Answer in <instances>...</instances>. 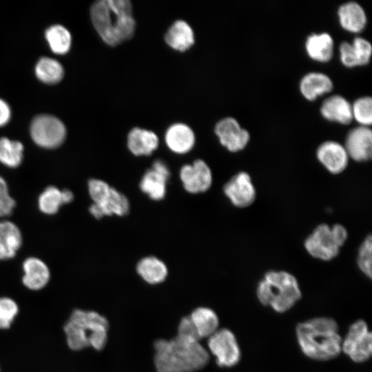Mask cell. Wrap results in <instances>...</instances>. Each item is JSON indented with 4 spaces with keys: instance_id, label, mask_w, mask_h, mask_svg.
Listing matches in <instances>:
<instances>
[{
    "instance_id": "cell-1",
    "label": "cell",
    "mask_w": 372,
    "mask_h": 372,
    "mask_svg": "<svg viewBox=\"0 0 372 372\" xmlns=\"http://www.w3.org/2000/svg\"><path fill=\"white\" fill-rule=\"evenodd\" d=\"M157 372H194L208 363L209 355L199 340L178 334L172 339L154 342Z\"/></svg>"
},
{
    "instance_id": "cell-2",
    "label": "cell",
    "mask_w": 372,
    "mask_h": 372,
    "mask_svg": "<svg viewBox=\"0 0 372 372\" xmlns=\"http://www.w3.org/2000/svg\"><path fill=\"white\" fill-rule=\"evenodd\" d=\"M92 24L101 39L116 46L134 34L136 21L129 0H99L90 8Z\"/></svg>"
},
{
    "instance_id": "cell-3",
    "label": "cell",
    "mask_w": 372,
    "mask_h": 372,
    "mask_svg": "<svg viewBox=\"0 0 372 372\" xmlns=\"http://www.w3.org/2000/svg\"><path fill=\"white\" fill-rule=\"evenodd\" d=\"M296 334L302 352L311 359L326 361L342 352V339L337 322L331 318L318 317L300 322Z\"/></svg>"
},
{
    "instance_id": "cell-4",
    "label": "cell",
    "mask_w": 372,
    "mask_h": 372,
    "mask_svg": "<svg viewBox=\"0 0 372 372\" xmlns=\"http://www.w3.org/2000/svg\"><path fill=\"white\" fill-rule=\"evenodd\" d=\"M108 327L107 320L99 313L74 309L63 329L70 349L79 351L91 347L99 351L107 342Z\"/></svg>"
},
{
    "instance_id": "cell-5",
    "label": "cell",
    "mask_w": 372,
    "mask_h": 372,
    "mask_svg": "<svg viewBox=\"0 0 372 372\" xmlns=\"http://www.w3.org/2000/svg\"><path fill=\"white\" fill-rule=\"evenodd\" d=\"M256 296L262 305L282 313L291 309L301 298L302 293L293 274L285 271L271 270L267 271L258 283Z\"/></svg>"
},
{
    "instance_id": "cell-6",
    "label": "cell",
    "mask_w": 372,
    "mask_h": 372,
    "mask_svg": "<svg viewBox=\"0 0 372 372\" xmlns=\"http://www.w3.org/2000/svg\"><path fill=\"white\" fill-rule=\"evenodd\" d=\"M30 136L39 147L54 149L62 145L66 137V128L63 122L54 116H36L30 124Z\"/></svg>"
},
{
    "instance_id": "cell-7",
    "label": "cell",
    "mask_w": 372,
    "mask_h": 372,
    "mask_svg": "<svg viewBox=\"0 0 372 372\" xmlns=\"http://www.w3.org/2000/svg\"><path fill=\"white\" fill-rule=\"evenodd\" d=\"M341 351L356 363L368 360L372 351V336L367 324L362 320L353 322L342 340Z\"/></svg>"
},
{
    "instance_id": "cell-8",
    "label": "cell",
    "mask_w": 372,
    "mask_h": 372,
    "mask_svg": "<svg viewBox=\"0 0 372 372\" xmlns=\"http://www.w3.org/2000/svg\"><path fill=\"white\" fill-rule=\"evenodd\" d=\"M304 246L307 253L316 259L329 261L336 258L341 245L337 240L331 226L322 223L315 227L306 238Z\"/></svg>"
},
{
    "instance_id": "cell-9",
    "label": "cell",
    "mask_w": 372,
    "mask_h": 372,
    "mask_svg": "<svg viewBox=\"0 0 372 372\" xmlns=\"http://www.w3.org/2000/svg\"><path fill=\"white\" fill-rule=\"evenodd\" d=\"M208 347L221 367H231L240 361V350L237 340L227 329H218L209 336Z\"/></svg>"
},
{
    "instance_id": "cell-10",
    "label": "cell",
    "mask_w": 372,
    "mask_h": 372,
    "mask_svg": "<svg viewBox=\"0 0 372 372\" xmlns=\"http://www.w3.org/2000/svg\"><path fill=\"white\" fill-rule=\"evenodd\" d=\"M179 177L184 189L194 194L205 192L213 182L212 172L202 159H196L192 164L182 166Z\"/></svg>"
},
{
    "instance_id": "cell-11",
    "label": "cell",
    "mask_w": 372,
    "mask_h": 372,
    "mask_svg": "<svg viewBox=\"0 0 372 372\" xmlns=\"http://www.w3.org/2000/svg\"><path fill=\"white\" fill-rule=\"evenodd\" d=\"M223 192L230 203L238 208L251 205L256 198V190L251 176L246 172L234 175L223 186Z\"/></svg>"
},
{
    "instance_id": "cell-12",
    "label": "cell",
    "mask_w": 372,
    "mask_h": 372,
    "mask_svg": "<svg viewBox=\"0 0 372 372\" xmlns=\"http://www.w3.org/2000/svg\"><path fill=\"white\" fill-rule=\"evenodd\" d=\"M214 132L220 144L231 152L245 149L250 139L248 131L233 117H226L218 121Z\"/></svg>"
},
{
    "instance_id": "cell-13",
    "label": "cell",
    "mask_w": 372,
    "mask_h": 372,
    "mask_svg": "<svg viewBox=\"0 0 372 372\" xmlns=\"http://www.w3.org/2000/svg\"><path fill=\"white\" fill-rule=\"evenodd\" d=\"M170 170L166 165L154 163L143 175L139 184L140 189L152 200H161L166 194Z\"/></svg>"
},
{
    "instance_id": "cell-14",
    "label": "cell",
    "mask_w": 372,
    "mask_h": 372,
    "mask_svg": "<svg viewBox=\"0 0 372 372\" xmlns=\"http://www.w3.org/2000/svg\"><path fill=\"white\" fill-rule=\"evenodd\" d=\"M316 157L321 165L333 175L342 173L347 169L349 160L344 145L334 141L322 143L316 150Z\"/></svg>"
},
{
    "instance_id": "cell-15",
    "label": "cell",
    "mask_w": 372,
    "mask_h": 372,
    "mask_svg": "<svg viewBox=\"0 0 372 372\" xmlns=\"http://www.w3.org/2000/svg\"><path fill=\"white\" fill-rule=\"evenodd\" d=\"M349 158L363 163L372 156V132L369 127L360 125L348 133L344 145Z\"/></svg>"
},
{
    "instance_id": "cell-16",
    "label": "cell",
    "mask_w": 372,
    "mask_h": 372,
    "mask_svg": "<svg viewBox=\"0 0 372 372\" xmlns=\"http://www.w3.org/2000/svg\"><path fill=\"white\" fill-rule=\"evenodd\" d=\"M129 211L128 198L113 187H111L107 194L101 201L92 203L89 207L90 213L96 219L112 215L123 216L127 215Z\"/></svg>"
},
{
    "instance_id": "cell-17",
    "label": "cell",
    "mask_w": 372,
    "mask_h": 372,
    "mask_svg": "<svg viewBox=\"0 0 372 372\" xmlns=\"http://www.w3.org/2000/svg\"><path fill=\"white\" fill-rule=\"evenodd\" d=\"M165 141L167 147L177 154H185L190 152L196 142L192 129L183 123L171 125L165 134Z\"/></svg>"
},
{
    "instance_id": "cell-18",
    "label": "cell",
    "mask_w": 372,
    "mask_h": 372,
    "mask_svg": "<svg viewBox=\"0 0 372 372\" xmlns=\"http://www.w3.org/2000/svg\"><path fill=\"white\" fill-rule=\"evenodd\" d=\"M22 282L29 289L37 291L45 287L50 278L48 265L41 259L29 257L23 262Z\"/></svg>"
},
{
    "instance_id": "cell-19",
    "label": "cell",
    "mask_w": 372,
    "mask_h": 372,
    "mask_svg": "<svg viewBox=\"0 0 372 372\" xmlns=\"http://www.w3.org/2000/svg\"><path fill=\"white\" fill-rule=\"evenodd\" d=\"M158 145V136L151 130L135 127L127 134V148L134 156H149L157 149Z\"/></svg>"
},
{
    "instance_id": "cell-20",
    "label": "cell",
    "mask_w": 372,
    "mask_h": 372,
    "mask_svg": "<svg viewBox=\"0 0 372 372\" xmlns=\"http://www.w3.org/2000/svg\"><path fill=\"white\" fill-rule=\"evenodd\" d=\"M23 244L18 226L12 221L0 220V260L13 258Z\"/></svg>"
},
{
    "instance_id": "cell-21",
    "label": "cell",
    "mask_w": 372,
    "mask_h": 372,
    "mask_svg": "<svg viewBox=\"0 0 372 372\" xmlns=\"http://www.w3.org/2000/svg\"><path fill=\"white\" fill-rule=\"evenodd\" d=\"M164 39L173 50L185 52L194 44L195 36L189 24L184 20L178 19L169 27Z\"/></svg>"
},
{
    "instance_id": "cell-22",
    "label": "cell",
    "mask_w": 372,
    "mask_h": 372,
    "mask_svg": "<svg viewBox=\"0 0 372 372\" xmlns=\"http://www.w3.org/2000/svg\"><path fill=\"white\" fill-rule=\"evenodd\" d=\"M320 112L327 120L343 125L349 124L353 120L351 105L338 94L326 99L321 105Z\"/></svg>"
},
{
    "instance_id": "cell-23",
    "label": "cell",
    "mask_w": 372,
    "mask_h": 372,
    "mask_svg": "<svg viewBox=\"0 0 372 372\" xmlns=\"http://www.w3.org/2000/svg\"><path fill=\"white\" fill-rule=\"evenodd\" d=\"M333 86V81L329 76L322 72H311L302 78L300 90L306 99L313 101L331 92Z\"/></svg>"
},
{
    "instance_id": "cell-24",
    "label": "cell",
    "mask_w": 372,
    "mask_h": 372,
    "mask_svg": "<svg viewBox=\"0 0 372 372\" xmlns=\"http://www.w3.org/2000/svg\"><path fill=\"white\" fill-rule=\"evenodd\" d=\"M340 25L351 32H360L366 23V15L362 7L356 2L349 1L341 5L338 10Z\"/></svg>"
},
{
    "instance_id": "cell-25",
    "label": "cell",
    "mask_w": 372,
    "mask_h": 372,
    "mask_svg": "<svg viewBox=\"0 0 372 372\" xmlns=\"http://www.w3.org/2000/svg\"><path fill=\"white\" fill-rule=\"evenodd\" d=\"M305 48L307 54L313 60L328 62L333 56V40L329 33H313L307 37Z\"/></svg>"
},
{
    "instance_id": "cell-26",
    "label": "cell",
    "mask_w": 372,
    "mask_h": 372,
    "mask_svg": "<svg viewBox=\"0 0 372 372\" xmlns=\"http://www.w3.org/2000/svg\"><path fill=\"white\" fill-rule=\"evenodd\" d=\"M199 340L209 338L218 327V318L209 308L199 307L189 316Z\"/></svg>"
},
{
    "instance_id": "cell-27",
    "label": "cell",
    "mask_w": 372,
    "mask_h": 372,
    "mask_svg": "<svg viewBox=\"0 0 372 372\" xmlns=\"http://www.w3.org/2000/svg\"><path fill=\"white\" fill-rule=\"evenodd\" d=\"M136 271L146 282L151 285L163 282L168 273L165 262L152 256L143 258L138 261Z\"/></svg>"
},
{
    "instance_id": "cell-28",
    "label": "cell",
    "mask_w": 372,
    "mask_h": 372,
    "mask_svg": "<svg viewBox=\"0 0 372 372\" xmlns=\"http://www.w3.org/2000/svg\"><path fill=\"white\" fill-rule=\"evenodd\" d=\"M35 74L45 83L55 84L63 78L64 69L56 59L43 56L38 61L35 66Z\"/></svg>"
},
{
    "instance_id": "cell-29",
    "label": "cell",
    "mask_w": 372,
    "mask_h": 372,
    "mask_svg": "<svg viewBox=\"0 0 372 372\" xmlns=\"http://www.w3.org/2000/svg\"><path fill=\"white\" fill-rule=\"evenodd\" d=\"M24 147L18 141L0 138V163L9 168L19 167L23 159Z\"/></svg>"
},
{
    "instance_id": "cell-30",
    "label": "cell",
    "mask_w": 372,
    "mask_h": 372,
    "mask_svg": "<svg viewBox=\"0 0 372 372\" xmlns=\"http://www.w3.org/2000/svg\"><path fill=\"white\" fill-rule=\"evenodd\" d=\"M45 37L51 50L55 54H64L70 50L72 37L64 26L59 24L51 25L45 30Z\"/></svg>"
},
{
    "instance_id": "cell-31",
    "label": "cell",
    "mask_w": 372,
    "mask_h": 372,
    "mask_svg": "<svg viewBox=\"0 0 372 372\" xmlns=\"http://www.w3.org/2000/svg\"><path fill=\"white\" fill-rule=\"evenodd\" d=\"M63 205L61 190L53 185L46 187L38 198L39 209L46 215L56 214Z\"/></svg>"
},
{
    "instance_id": "cell-32",
    "label": "cell",
    "mask_w": 372,
    "mask_h": 372,
    "mask_svg": "<svg viewBox=\"0 0 372 372\" xmlns=\"http://www.w3.org/2000/svg\"><path fill=\"white\" fill-rule=\"evenodd\" d=\"M353 119L362 126L369 127L372 122V99L363 96L356 99L351 105Z\"/></svg>"
},
{
    "instance_id": "cell-33",
    "label": "cell",
    "mask_w": 372,
    "mask_h": 372,
    "mask_svg": "<svg viewBox=\"0 0 372 372\" xmlns=\"http://www.w3.org/2000/svg\"><path fill=\"white\" fill-rule=\"evenodd\" d=\"M372 236L367 235L360 244L357 256V265L361 272L367 278L372 277Z\"/></svg>"
},
{
    "instance_id": "cell-34",
    "label": "cell",
    "mask_w": 372,
    "mask_h": 372,
    "mask_svg": "<svg viewBox=\"0 0 372 372\" xmlns=\"http://www.w3.org/2000/svg\"><path fill=\"white\" fill-rule=\"evenodd\" d=\"M18 312V305L12 299L7 297L0 298V329L10 328Z\"/></svg>"
},
{
    "instance_id": "cell-35",
    "label": "cell",
    "mask_w": 372,
    "mask_h": 372,
    "mask_svg": "<svg viewBox=\"0 0 372 372\" xmlns=\"http://www.w3.org/2000/svg\"><path fill=\"white\" fill-rule=\"evenodd\" d=\"M16 207V201L10 195L6 180L0 176V218L10 216Z\"/></svg>"
},
{
    "instance_id": "cell-36",
    "label": "cell",
    "mask_w": 372,
    "mask_h": 372,
    "mask_svg": "<svg viewBox=\"0 0 372 372\" xmlns=\"http://www.w3.org/2000/svg\"><path fill=\"white\" fill-rule=\"evenodd\" d=\"M351 45L358 65L367 64L372 54V47L369 41L362 37H357L354 38Z\"/></svg>"
},
{
    "instance_id": "cell-37",
    "label": "cell",
    "mask_w": 372,
    "mask_h": 372,
    "mask_svg": "<svg viewBox=\"0 0 372 372\" xmlns=\"http://www.w3.org/2000/svg\"><path fill=\"white\" fill-rule=\"evenodd\" d=\"M340 56L342 64L348 68L358 66L351 43L343 41L340 45Z\"/></svg>"
},
{
    "instance_id": "cell-38",
    "label": "cell",
    "mask_w": 372,
    "mask_h": 372,
    "mask_svg": "<svg viewBox=\"0 0 372 372\" xmlns=\"http://www.w3.org/2000/svg\"><path fill=\"white\" fill-rule=\"evenodd\" d=\"M178 334L191 337L200 340L196 335L189 316L181 319L178 327Z\"/></svg>"
},
{
    "instance_id": "cell-39",
    "label": "cell",
    "mask_w": 372,
    "mask_h": 372,
    "mask_svg": "<svg viewBox=\"0 0 372 372\" xmlns=\"http://www.w3.org/2000/svg\"><path fill=\"white\" fill-rule=\"evenodd\" d=\"M11 111L9 105L0 99V127L6 125L10 118Z\"/></svg>"
},
{
    "instance_id": "cell-40",
    "label": "cell",
    "mask_w": 372,
    "mask_h": 372,
    "mask_svg": "<svg viewBox=\"0 0 372 372\" xmlns=\"http://www.w3.org/2000/svg\"><path fill=\"white\" fill-rule=\"evenodd\" d=\"M62 192V197L64 205L70 203L72 202V200L74 198V196L73 192L68 189H64L61 190Z\"/></svg>"
}]
</instances>
